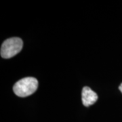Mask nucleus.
I'll list each match as a JSON object with an SVG mask.
<instances>
[{
    "mask_svg": "<svg viewBox=\"0 0 122 122\" xmlns=\"http://www.w3.org/2000/svg\"><path fill=\"white\" fill-rule=\"evenodd\" d=\"M38 87V81L31 77H25L14 85L13 91L16 96L26 97L33 94Z\"/></svg>",
    "mask_w": 122,
    "mask_h": 122,
    "instance_id": "nucleus-1",
    "label": "nucleus"
},
{
    "mask_svg": "<svg viewBox=\"0 0 122 122\" xmlns=\"http://www.w3.org/2000/svg\"><path fill=\"white\" fill-rule=\"evenodd\" d=\"M23 46L22 40L19 37L6 39L1 47V56L4 58H10L21 51Z\"/></svg>",
    "mask_w": 122,
    "mask_h": 122,
    "instance_id": "nucleus-2",
    "label": "nucleus"
},
{
    "mask_svg": "<svg viewBox=\"0 0 122 122\" xmlns=\"http://www.w3.org/2000/svg\"><path fill=\"white\" fill-rule=\"evenodd\" d=\"M82 103L86 107H89L96 102L98 100V95L89 87H84L81 93Z\"/></svg>",
    "mask_w": 122,
    "mask_h": 122,
    "instance_id": "nucleus-3",
    "label": "nucleus"
},
{
    "mask_svg": "<svg viewBox=\"0 0 122 122\" xmlns=\"http://www.w3.org/2000/svg\"><path fill=\"white\" fill-rule=\"evenodd\" d=\"M119 90L121 91V92L122 93V83H121V85L119 86Z\"/></svg>",
    "mask_w": 122,
    "mask_h": 122,
    "instance_id": "nucleus-4",
    "label": "nucleus"
}]
</instances>
